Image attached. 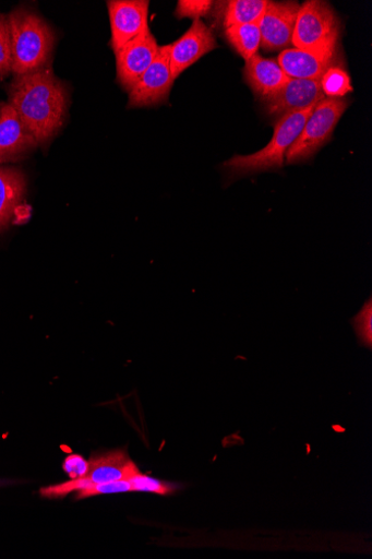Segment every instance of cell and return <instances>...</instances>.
Returning <instances> with one entry per match:
<instances>
[{
  "instance_id": "1",
  "label": "cell",
  "mask_w": 372,
  "mask_h": 559,
  "mask_svg": "<svg viewBox=\"0 0 372 559\" xmlns=\"http://www.w3.org/2000/svg\"><path fill=\"white\" fill-rule=\"evenodd\" d=\"M9 105L39 145L55 138L64 126L69 94L63 82L47 66L14 76L9 88Z\"/></svg>"
},
{
  "instance_id": "2",
  "label": "cell",
  "mask_w": 372,
  "mask_h": 559,
  "mask_svg": "<svg viewBox=\"0 0 372 559\" xmlns=\"http://www.w3.org/2000/svg\"><path fill=\"white\" fill-rule=\"evenodd\" d=\"M14 76L50 66L55 31L35 12L17 9L10 13Z\"/></svg>"
},
{
  "instance_id": "3",
  "label": "cell",
  "mask_w": 372,
  "mask_h": 559,
  "mask_svg": "<svg viewBox=\"0 0 372 559\" xmlns=\"http://www.w3.org/2000/svg\"><path fill=\"white\" fill-rule=\"evenodd\" d=\"M315 106L281 117L275 126V133L268 145L255 154L232 157L224 164V168L231 177L281 169L286 164L288 150L300 135Z\"/></svg>"
},
{
  "instance_id": "4",
  "label": "cell",
  "mask_w": 372,
  "mask_h": 559,
  "mask_svg": "<svg viewBox=\"0 0 372 559\" xmlns=\"http://www.w3.org/2000/svg\"><path fill=\"white\" fill-rule=\"evenodd\" d=\"M347 108V100L341 98L325 97L319 102L288 150L286 164L296 165L312 158L332 139Z\"/></svg>"
},
{
  "instance_id": "5",
  "label": "cell",
  "mask_w": 372,
  "mask_h": 559,
  "mask_svg": "<svg viewBox=\"0 0 372 559\" xmlns=\"http://www.w3.org/2000/svg\"><path fill=\"white\" fill-rule=\"evenodd\" d=\"M340 22L333 8L321 0L300 5L292 46L300 49L338 47Z\"/></svg>"
},
{
  "instance_id": "6",
  "label": "cell",
  "mask_w": 372,
  "mask_h": 559,
  "mask_svg": "<svg viewBox=\"0 0 372 559\" xmlns=\"http://www.w3.org/2000/svg\"><path fill=\"white\" fill-rule=\"evenodd\" d=\"M137 474H140V471L131 461L127 451L117 450L106 452L93 456L88 462L87 473L84 477L72 479L65 484L43 488L40 493L43 497L47 498L64 497L93 485L130 480Z\"/></svg>"
},
{
  "instance_id": "7",
  "label": "cell",
  "mask_w": 372,
  "mask_h": 559,
  "mask_svg": "<svg viewBox=\"0 0 372 559\" xmlns=\"http://www.w3.org/2000/svg\"><path fill=\"white\" fill-rule=\"evenodd\" d=\"M175 81L170 68L169 45L159 47L154 62L129 92V108H147L166 104Z\"/></svg>"
},
{
  "instance_id": "8",
  "label": "cell",
  "mask_w": 372,
  "mask_h": 559,
  "mask_svg": "<svg viewBox=\"0 0 372 559\" xmlns=\"http://www.w3.org/2000/svg\"><path fill=\"white\" fill-rule=\"evenodd\" d=\"M159 46L149 29L116 52L117 80L129 93L154 62Z\"/></svg>"
},
{
  "instance_id": "9",
  "label": "cell",
  "mask_w": 372,
  "mask_h": 559,
  "mask_svg": "<svg viewBox=\"0 0 372 559\" xmlns=\"http://www.w3.org/2000/svg\"><path fill=\"white\" fill-rule=\"evenodd\" d=\"M299 10L298 2H268L259 23L263 49L276 52L292 47Z\"/></svg>"
},
{
  "instance_id": "10",
  "label": "cell",
  "mask_w": 372,
  "mask_h": 559,
  "mask_svg": "<svg viewBox=\"0 0 372 559\" xmlns=\"http://www.w3.org/2000/svg\"><path fill=\"white\" fill-rule=\"evenodd\" d=\"M111 46L115 53L148 28L147 0H110Z\"/></svg>"
},
{
  "instance_id": "11",
  "label": "cell",
  "mask_w": 372,
  "mask_h": 559,
  "mask_svg": "<svg viewBox=\"0 0 372 559\" xmlns=\"http://www.w3.org/2000/svg\"><path fill=\"white\" fill-rule=\"evenodd\" d=\"M218 47L216 36L201 20L177 41L169 45L170 68L175 80L195 64L201 58Z\"/></svg>"
},
{
  "instance_id": "12",
  "label": "cell",
  "mask_w": 372,
  "mask_h": 559,
  "mask_svg": "<svg viewBox=\"0 0 372 559\" xmlns=\"http://www.w3.org/2000/svg\"><path fill=\"white\" fill-rule=\"evenodd\" d=\"M326 96L321 81L289 79L274 96L264 100L268 115L281 118L315 106Z\"/></svg>"
},
{
  "instance_id": "13",
  "label": "cell",
  "mask_w": 372,
  "mask_h": 559,
  "mask_svg": "<svg viewBox=\"0 0 372 559\" xmlns=\"http://www.w3.org/2000/svg\"><path fill=\"white\" fill-rule=\"evenodd\" d=\"M337 47L324 49L289 48L283 50L278 63L290 79L321 81L335 64Z\"/></svg>"
},
{
  "instance_id": "14",
  "label": "cell",
  "mask_w": 372,
  "mask_h": 559,
  "mask_svg": "<svg viewBox=\"0 0 372 559\" xmlns=\"http://www.w3.org/2000/svg\"><path fill=\"white\" fill-rule=\"evenodd\" d=\"M38 143L9 104L0 109V165L24 158Z\"/></svg>"
},
{
  "instance_id": "15",
  "label": "cell",
  "mask_w": 372,
  "mask_h": 559,
  "mask_svg": "<svg viewBox=\"0 0 372 559\" xmlns=\"http://www.w3.org/2000/svg\"><path fill=\"white\" fill-rule=\"evenodd\" d=\"M243 75L247 84L263 102L280 91L290 79L278 61L259 55L245 62Z\"/></svg>"
},
{
  "instance_id": "16",
  "label": "cell",
  "mask_w": 372,
  "mask_h": 559,
  "mask_svg": "<svg viewBox=\"0 0 372 559\" xmlns=\"http://www.w3.org/2000/svg\"><path fill=\"white\" fill-rule=\"evenodd\" d=\"M25 175L15 168L0 167V231L7 229L26 193Z\"/></svg>"
},
{
  "instance_id": "17",
  "label": "cell",
  "mask_w": 372,
  "mask_h": 559,
  "mask_svg": "<svg viewBox=\"0 0 372 559\" xmlns=\"http://www.w3.org/2000/svg\"><path fill=\"white\" fill-rule=\"evenodd\" d=\"M225 4V10L221 9V20L224 26L229 28L260 23L268 2L267 0H231Z\"/></svg>"
},
{
  "instance_id": "18",
  "label": "cell",
  "mask_w": 372,
  "mask_h": 559,
  "mask_svg": "<svg viewBox=\"0 0 372 559\" xmlns=\"http://www.w3.org/2000/svg\"><path fill=\"white\" fill-rule=\"evenodd\" d=\"M225 36L245 62L257 55V49L261 46L259 23L226 28Z\"/></svg>"
},
{
  "instance_id": "19",
  "label": "cell",
  "mask_w": 372,
  "mask_h": 559,
  "mask_svg": "<svg viewBox=\"0 0 372 559\" xmlns=\"http://www.w3.org/2000/svg\"><path fill=\"white\" fill-rule=\"evenodd\" d=\"M325 96L339 98L352 92L349 74L339 67H332L321 80Z\"/></svg>"
},
{
  "instance_id": "20",
  "label": "cell",
  "mask_w": 372,
  "mask_h": 559,
  "mask_svg": "<svg viewBox=\"0 0 372 559\" xmlns=\"http://www.w3.org/2000/svg\"><path fill=\"white\" fill-rule=\"evenodd\" d=\"M13 56L9 16L0 14V80L12 73Z\"/></svg>"
},
{
  "instance_id": "21",
  "label": "cell",
  "mask_w": 372,
  "mask_h": 559,
  "mask_svg": "<svg viewBox=\"0 0 372 559\" xmlns=\"http://www.w3.org/2000/svg\"><path fill=\"white\" fill-rule=\"evenodd\" d=\"M356 335L361 345L371 347L372 345V300L369 298L364 302L361 311L352 320Z\"/></svg>"
},
{
  "instance_id": "22",
  "label": "cell",
  "mask_w": 372,
  "mask_h": 559,
  "mask_svg": "<svg viewBox=\"0 0 372 559\" xmlns=\"http://www.w3.org/2000/svg\"><path fill=\"white\" fill-rule=\"evenodd\" d=\"M215 4L211 0H180L177 5L176 16L180 20L187 17L193 21L201 20V17L206 16L215 8Z\"/></svg>"
},
{
  "instance_id": "23",
  "label": "cell",
  "mask_w": 372,
  "mask_h": 559,
  "mask_svg": "<svg viewBox=\"0 0 372 559\" xmlns=\"http://www.w3.org/2000/svg\"><path fill=\"white\" fill-rule=\"evenodd\" d=\"M133 491H146L157 495H169L176 490V487L161 480L144 476L141 473L130 479Z\"/></svg>"
},
{
  "instance_id": "24",
  "label": "cell",
  "mask_w": 372,
  "mask_h": 559,
  "mask_svg": "<svg viewBox=\"0 0 372 559\" xmlns=\"http://www.w3.org/2000/svg\"><path fill=\"white\" fill-rule=\"evenodd\" d=\"M133 491L130 480L112 481L99 485H93L88 488L76 491L79 499H84L97 495H111Z\"/></svg>"
},
{
  "instance_id": "25",
  "label": "cell",
  "mask_w": 372,
  "mask_h": 559,
  "mask_svg": "<svg viewBox=\"0 0 372 559\" xmlns=\"http://www.w3.org/2000/svg\"><path fill=\"white\" fill-rule=\"evenodd\" d=\"M63 468L72 479H77L85 476L88 463L85 462L83 456L73 454L65 461Z\"/></svg>"
},
{
  "instance_id": "26",
  "label": "cell",
  "mask_w": 372,
  "mask_h": 559,
  "mask_svg": "<svg viewBox=\"0 0 372 559\" xmlns=\"http://www.w3.org/2000/svg\"><path fill=\"white\" fill-rule=\"evenodd\" d=\"M0 109H2V104H0Z\"/></svg>"
}]
</instances>
